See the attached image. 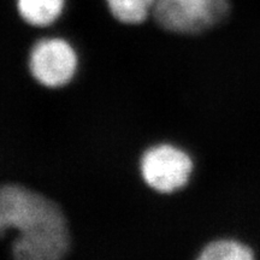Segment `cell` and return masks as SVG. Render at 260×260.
Segmentation results:
<instances>
[{"mask_svg": "<svg viewBox=\"0 0 260 260\" xmlns=\"http://www.w3.org/2000/svg\"><path fill=\"white\" fill-rule=\"evenodd\" d=\"M68 228L67 211L50 194L19 182L0 184V240L11 230L23 236Z\"/></svg>", "mask_w": 260, "mask_h": 260, "instance_id": "1", "label": "cell"}, {"mask_svg": "<svg viewBox=\"0 0 260 260\" xmlns=\"http://www.w3.org/2000/svg\"><path fill=\"white\" fill-rule=\"evenodd\" d=\"M195 159L189 151L171 141L152 144L139 159V172L145 186L160 195L186 189L195 174Z\"/></svg>", "mask_w": 260, "mask_h": 260, "instance_id": "2", "label": "cell"}, {"mask_svg": "<svg viewBox=\"0 0 260 260\" xmlns=\"http://www.w3.org/2000/svg\"><path fill=\"white\" fill-rule=\"evenodd\" d=\"M229 11V0H155L152 17L169 35L197 38L222 23Z\"/></svg>", "mask_w": 260, "mask_h": 260, "instance_id": "3", "label": "cell"}, {"mask_svg": "<svg viewBox=\"0 0 260 260\" xmlns=\"http://www.w3.org/2000/svg\"><path fill=\"white\" fill-rule=\"evenodd\" d=\"M80 53L69 39L59 35L38 38L28 52V74L45 89H64L80 71Z\"/></svg>", "mask_w": 260, "mask_h": 260, "instance_id": "4", "label": "cell"}, {"mask_svg": "<svg viewBox=\"0 0 260 260\" xmlns=\"http://www.w3.org/2000/svg\"><path fill=\"white\" fill-rule=\"evenodd\" d=\"M16 10L29 27L48 29L63 15L65 0H16Z\"/></svg>", "mask_w": 260, "mask_h": 260, "instance_id": "5", "label": "cell"}, {"mask_svg": "<svg viewBox=\"0 0 260 260\" xmlns=\"http://www.w3.org/2000/svg\"><path fill=\"white\" fill-rule=\"evenodd\" d=\"M254 251L249 245L232 237H218L207 241L198 253V260H249Z\"/></svg>", "mask_w": 260, "mask_h": 260, "instance_id": "6", "label": "cell"}, {"mask_svg": "<svg viewBox=\"0 0 260 260\" xmlns=\"http://www.w3.org/2000/svg\"><path fill=\"white\" fill-rule=\"evenodd\" d=\"M110 15L124 27L144 24L153 11L155 0H104Z\"/></svg>", "mask_w": 260, "mask_h": 260, "instance_id": "7", "label": "cell"}]
</instances>
